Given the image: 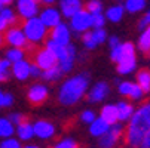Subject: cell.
Listing matches in <instances>:
<instances>
[{
  "label": "cell",
  "mask_w": 150,
  "mask_h": 148,
  "mask_svg": "<svg viewBox=\"0 0 150 148\" xmlns=\"http://www.w3.org/2000/svg\"><path fill=\"white\" fill-rule=\"evenodd\" d=\"M6 119L15 126V128H16V126L18 124H21V123H23V121H25L27 119H25V116L23 114V113H11V114H8L6 116Z\"/></svg>",
  "instance_id": "41"
},
{
  "label": "cell",
  "mask_w": 150,
  "mask_h": 148,
  "mask_svg": "<svg viewBox=\"0 0 150 148\" xmlns=\"http://www.w3.org/2000/svg\"><path fill=\"white\" fill-rule=\"evenodd\" d=\"M3 39H5V41H6L11 48L24 49L25 52H28V51H31V49L34 48L33 45H30L28 41H27V39H25L23 30H21V27H18V25L9 27V28L5 31V37H3Z\"/></svg>",
  "instance_id": "6"
},
{
  "label": "cell",
  "mask_w": 150,
  "mask_h": 148,
  "mask_svg": "<svg viewBox=\"0 0 150 148\" xmlns=\"http://www.w3.org/2000/svg\"><path fill=\"white\" fill-rule=\"evenodd\" d=\"M138 148H150V129H149L147 135L144 136V139H143V142L140 144Z\"/></svg>",
  "instance_id": "45"
},
{
  "label": "cell",
  "mask_w": 150,
  "mask_h": 148,
  "mask_svg": "<svg viewBox=\"0 0 150 148\" xmlns=\"http://www.w3.org/2000/svg\"><path fill=\"white\" fill-rule=\"evenodd\" d=\"M15 135V126L6 119L0 117V139H8Z\"/></svg>",
  "instance_id": "29"
},
{
  "label": "cell",
  "mask_w": 150,
  "mask_h": 148,
  "mask_svg": "<svg viewBox=\"0 0 150 148\" xmlns=\"http://www.w3.org/2000/svg\"><path fill=\"white\" fill-rule=\"evenodd\" d=\"M97 117H98V116H97V113H95L92 108H85V110L79 114V120H80L83 124H88V126H89Z\"/></svg>",
  "instance_id": "35"
},
{
  "label": "cell",
  "mask_w": 150,
  "mask_h": 148,
  "mask_svg": "<svg viewBox=\"0 0 150 148\" xmlns=\"http://www.w3.org/2000/svg\"><path fill=\"white\" fill-rule=\"evenodd\" d=\"M135 49H138L143 55H150V25L140 33Z\"/></svg>",
  "instance_id": "25"
},
{
  "label": "cell",
  "mask_w": 150,
  "mask_h": 148,
  "mask_svg": "<svg viewBox=\"0 0 150 148\" xmlns=\"http://www.w3.org/2000/svg\"><path fill=\"white\" fill-rule=\"evenodd\" d=\"M3 41H5V39H3V36H2V34H0V46L3 45Z\"/></svg>",
  "instance_id": "49"
},
{
  "label": "cell",
  "mask_w": 150,
  "mask_h": 148,
  "mask_svg": "<svg viewBox=\"0 0 150 148\" xmlns=\"http://www.w3.org/2000/svg\"><path fill=\"white\" fill-rule=\"evenodd\" d=\"M110 129V124H107L101 117H97L89 126H88V132H89V135L92 136V138H101L107 130Z\"/></svg>",
  "instance_id": "24"
},
{
  "label": "cell",
  "mask_w": 150,
  "mask_h": 148,
  "mask_svg": "<svg viewBox=\"0 0 150 148\" xmlns=\"http://www.w3.org/2000/svg\"><path fill=\"white\" fill-rule=\"evenodd\" d=\"M21 30H23L27 41L33 46H37L40 43H43V41L48 39V34H49V30L40 22L37 16L31 18V19H27V21H23Z\"/></svg>",
  "instance_id": "4"
},
{
  "label": "cell",
  "mask_w": 150,
  "mask_h": 148,
  "mask_svg": "<svg viewBox=\"0 0 150 148\" xmlns=\"http://www.w3.org/2000/svg\"><path fill=\"white\" fill-rule=\"evenodd\" d=\"M43 45L48 51H51L55 55V58L58 61V68L61 70L62 76L70 74L74 70V65L77 62V52H79V49L76 48L74 43H71L69 46H59V45L54 43L52 40L46 39L43 41Z\"/></svg>",
  "instance_id": "3"
},
{
  "label": "cell",
  "mask_w": 150,
  "mask_h": 148,
  "mask_svg": "<svg viewBox=\"0 0 150 148\" xmlns=\"http://www.w3.org/2000/svg\"><path fill=\"white\" fill-rule=\"evenodd\" d=\"M105 43L109 45V49H113V48H116L117 45H120V39H119L117 36H109V39H107Z\"/></svg>",
  "instance_id": "44"
},
{
  "label": "cell",
  "mask_w": 150,
  "mask_h": 148,
  "mask_svg": "<svg viewBox=\"0 0 150 148\" xmlns=\"http://www.w3.org/2000/svg\"><path fill=\"white\" fill-rule=\"evenodd\" d=\"M91 33H92V37H94V40H95L97 46L104 45L105 41H107V39H109V34H107L105 28H101V30H91Z\"/></svg>",
  "instance_id": "36"
},
{
  "label": "cell",
  "mask_w": 150,
  "mask_h": 148,
  "mask_svg": "<svg viewBox=\"0 0 150 148\" xmlns=\"http://www.w3.org/2000/svg\"><path fill=\"white\" fill-rule=\"evenodd\" d=\"M67 24H69V28L71 30L73 37L80 39V36L83 33L92 30V16H91V13H88L85 9H82L73 18L69 19Z\"/></svg>",
  "instance_id": "5"
},
{
  "label": "cell",
  "mask_w": 150,
  "mask_h": 148,
  "mask_svg": "<svg viewBox=\"0 0 150 148\" xmlns=\"http://www.w3.org/2000/svg\"><path fill=\"white\" fill-rule=\"evenodd\" d=\"M40 79H43L48 83H55V81L62 79V73H61V70L57 65V67H52V68H49L46 71H42V77Z\"/></svg>",
  "instance_id": "31"
},
{
  "label": "cell",
  "mask_w": 150,
  "mask_h": 148,
  "mask_svg": "<svg viewBox=\"0 0 150 148\" xmlns=\"http://www.w3.org/2000/svg\"><path fill=\"white\" fill-rule=\"evenodd\" d=\"M122 5H123L125 13H131V15L141 13V12H144L147 9V2L146 0H125Z\"/></svg>",
  "instance_id": "26"
},
{
  "label": "cell",
  "mask_w": 150,
  "mask_h": 148,
  "mask_svg": "<svg viewBox=\"0 0 150 148\" xmlns=\"http://www.w3.org/2000/svg\"><path fill=\"white\" fill-rule=\"evenodd\" d=\"M3 9V3H2V0H0V11Z\"/></svg>",
  "instance_id": "50"
},
{
  "label": "cell",
  "mask_w": 150,
  "mask_h": 148,
  "mask_svg": "<svg viewBox=\"0 0 150 148\" xmlns=\"http://www.w3.org/2000/svg\"><path fill=\"white\" fill-rule=\"evenodd\" d=\"M150 25V9H146L144 12H143V15H141V18L138 19V22H137V28H138V31L141 33L144 28H147Z\"/></svg>",
  "instance_id": "37"
},
{
  "label": "cell",
  "mask_w": 150,
  "mask_h": 148,
  "mask_svg": "<svg viewBox=\"0 0 150 148\" xmlns=\"http://www.w3.org/2000/svg\"><path fill=\"white\" fill-rule=\"evenodd\" d=\"M57 8L62 19H70L79 11L83 9V2L82 0H59V2H57Z\"/></svg>",
  "instance_id": "16"
},
{
  "label": "cell",
  "mask_w": 150,
  "mask_h": 148,
  "mask_svg": "<svg viewBox=\"0 0 150 148\" xmlns=\"http://www.w3.org/2000/svg\"><path fill=\"white\" fill-rule=\"evenodd\" d=\"M51 148H79V142L71 136H64L58 139Z\"/></svg>",
  "instance_id": "32"
},
{
  "label": "cell",
  "mask_w": 150,
  "mask_h": 148,
  "mask_svg": "<svg viewBox=\"0 0 150 148\" xmlns=\"http://www.w3.org/2000/svg\"><path fill=\"white\" fill-rule=\"evenodd\" d=\"M116 88H117V93L126 98V101L129 102H141L143 98L146 96L143 90L135 84V81L131 80H120L116 84Z\"/></svg>",
  "instance_id": "9"
},
{
  "label": "cell",
  "mask_w": 150,
  "mask_h": 148,
  "mask_svg": "<svg viewBox=\"0 0 150 148\" xmlns=\"http://www.w3.org/2000/svg\"><path fill=\"white\" fill-rule=\"evenodd\" d=\"M11 77V62L5 58H0V83L8 81Z\"/></svg>",
  "instance_id": "34"
},
{
  "label": "cell",
  "mask_w": 150,
  "mask_h": 148,
  "mask_svg": "<svg viewBox=\"0 0 150 148\" xmlns=\"http://www.w3.org/2000/svg\"><path fill=\"white\" fill-rule=\"evenodd\" d=\"M30 77L31 79H40L42 77V70L37 65H34L33 62L30 64Z\"/></svg>",
  "instance_id": "43"
},
{
  "label": "cell",
  "mask_w": 150,
  "mask_h": 148,
  "mask_svg": "<svg viewBox=\"0 0 150 148\" xmlns=\"http://www.w3.org/2000/svg\"><path fill=\"white\" fill-rule=\"evenodd\" d=\"M80 41H82L85 51H95V49L98 48L97 43H95V40H94V37H92L91 30L86 31V33H83V34L80 36Z\"/></svg>",
  "instance_id": "33"
},
{
  "label": "cell",
  "mask_w": 150,
  "mask_h": 148,
  "mask_svg": "<svg viewBox=\"0 0 150 148\" xmlns=\"http://www.w3.org/2000/svg\"><path fill=\"white\" fill-rule=\"evenodd\" d=\"M116 110H117V121L120 124H125L128 120H129L135 111V105L126 99H122V101H117L116 104Z\"/></svg>",
  "instance_id": "18"
},
{
  "label": "cell",
  "mask_w": 150,
  "mask_h": 148,
  "mask_svg": "<svg viewBox=\"0 0 150 148\" xmlns=\"http://www.w3.org/2000/svg\"><path fill=\"white\" fill-rule=\"evenodd\" d=\"M91 86V74L88 71L76 73L64 80L57 92V99L62 107H74L85 99Z\"/></svg>",
  "instance_id": "1"
},
{
  "label": "cell",
  "mask_w": 150,
  "mask_h": 148,
  "mask_svg": "<svg viewBox=\"0 0 150 148\" xmlns=\"http://www.w3.org/2000/svg\"><path fill=\"white\" fill-rule=\"evenodd\" d=\"M13 102H15V96L11 92H5V95H3V108L12 107Z\"/></svg>",
  "instance_id": "42"
},
{
  "label": "cell",
  "mask_w": 150,
  "mask_h": 148,
  "mask_svg": "<svg viewBox=\"0 0 150 148\" xmlns=\"http://www.w3.org/2000/svg\"><path fill=\"white\" fill-rule=\"evenodd\" d=\"M116 70L120 76H129L132 73H135L138 61H137V55H125L117 64H116Z\"/></svg>",
  "instance_id": "17"
},
{
  "label": "cell",
  "mask_w": 150,
  "mask_h": 148,
  "mask_svg": "<svg viewBox=\"0 0 150 148\" xmlns=\"http://www.w3.org/2000/svg\"><path fill=\"white\" fill-rule=\"evenodd\" d=\"M33 132H34V138L42 139V141H49V139H54L57 133V126L49 120L39 119L33 123Z\"/></svg>",
  "instance_id": "12"
},
{
  "label": "cell",
  "mask_w": 150,
  "mask_h": 148,
  "mask_svg": "<svg viewBox=\"0 0 150 148\" xmlns=\"http://www.w3.org/2000/svg\"><path fill=\"white\" fill-rule=\"evenodd\" d=\"M49 92L51 90L45 83H33L27 89V98L31 104L39 105V104H43L49 98Z\"/></svg>",
  "instance_id": "15"
},
{
  "label": "cell",
  "mask_w": 150,
  "mask_h": 148,
  "mask_svg": "<svg viewBox=\"0 0 150 148\" xmlns=\"http://www.w3.org/2000/svg\"><path fill=\"white\" fill-rule=\"evenodd\" d=\"M39 21L43 24L48 30H52L54 27H57L58 24L62 22V16L58 11L57 6H49V8H40V12L37 15Z\"/></svg>",
  "instance_id": "13"
},
{
  "label": "cell",
  "mask_w": 150,
  "mask_h": 148,
  "mask_svg": "<svg viewBox=\"0 0 150 148\" xmlns=\"http://www.w3.org/2000/svg\"><path fill=\"white\" fill-rule=\"evenodd\" d=\"M110 92H112L110 83L105 81V80H98L97 83L92 84V86H89L88 93L85 98L88 99L89 104H101L109 98Z\"/></svg>",
  "instance_id": "8"
},
{
  "label": "cell",
  "mask_w": 150,
  "mask_h": 148,
  "mask_svg": "<svg viewBox=\"0 0 150 148\" xmlns=\"http://www.w3.org/2000/svg\"><path fill=\"white\" fill-rule=\"evenodd\" d=\"M109 55H110V59L117 64V62L122 59V56H123V46H122V41H120V45H117L116 48L110 49Z\"/></svg>",
  "instance_id": "39"
},
{
  "label": "cell",
  "mask_w": 150,
  "mask_h": 148,
  "mask_svg": "<svg viewBox=\"0 0 150 148\" xmlns=\"http://www.w3.org/2000/svg\"><path fill=\"white\" fill-rule=\"evenodd\" d=\"M123 141L128 148H138L150 129V101L135 107L132 117L123 126Z\"/></svg>",
  "instance_id": "2"
},
{
  "label": "cell",
  "mask_w": 150,
  "mask_h": 148,
  "mask_svg": "<svg viewBox=\"0 0 150 148\" xmlns=\"http://www.w3.org/2000/svg\"><path fill=\"white\" fill-rule=\"evenodd\" d=\"M15 138L19 141V142H31V139H34V132H33V123L25 120L21 124H18L15 128Z\"/></svg>",
  "instance_id": "20"
},
{
  "label": "cell",
  "mask_w": 150,
  "mask_h": 148,
  "mask_svg": "<svg viewBox=\"0 0 150 148\" xmlns=\"http://www.w3.org/2000/svg\"><path fill=\"white\" fill-rule=\"evenodd\" d=\"M3 95H5V92L0 89V108H3Z\"/></svg>",
  "instance_id": "48"
},
{
  "label": "cell",
  "mask_w": 150,
  "mask_h": 148,
  "mask_svg": "<svg viewBox=\"0 0 150 148\" xmlns=\"http://www.w3.org/2000/svg\"><path fill=\"white\" fill-rule=\"evenodd\" d=\"M92 16V30H101L105 27V16L104 13H97V15H91Z\"/></svg>",
  "instance_id": "38"
},
{
  "label": "cell",
  "mask_w": 150,
  "mask_h": 148,
  "mask_svg": "<svg viewBox=\"0 0 150 148\" xmlns=\"http://www.w3.org/2000/svg\"><path fill=\"white\" fill-rule=\"evenodd\" d=\"M123 124L116 123L113 126H110V129L107 130L101 138H98V148H116L119 145V142L123 139Z\"/></svg>",
  "instance_id": "7"
},
{
  "label": "cell",
  "mask_w": 150,
  "mask_h": 148,
  "mask_svg": "<svg viewBox=\"0 0 150 148\" xmlns=\"http://www.w3.org/2000/svg\"><path fill=\"white\" fill-rule=\"evenodd\" d=\"M21 147H23V144H21L15 136L0 141V148H21Z\"/></svg>",
  "instance_id": "40"
},
{
  "label": "cell",
  "mask_w": 150,
  "mask_h": 148,
  "mask_svg": "<svg viewBox=\"0 0 150 148\" xmlns=\"http://www.w3.org/2000/svg\"><path fill=\"white\" fill-rule=\"evenodd\" d=\"M48 39L52 40L54 43L59 45V46H69L73 43V34H71V30L69 28V24L67 22H62L58 24L57 27H54L52 30H49V34H48Z\"/></svg>",
  "instance_id": "11"
},
{
  "label": "cell",
  "mask_w": 150,
  "mask_h": 148,
  "mask_svg": "<svg viewBox=\"0 0 150 148\" xmlns=\"http://www.w3.org/2000/svg\"><path fill=\"white\" fill-rule=\"evenodd\" d=\"M104 16H105V21H110V22H113V24L120 22V21L123 19V16H125L123 5L122 3H112L109 6H105Z\"/></svg>",
  "instance_id": "21"
},
{
  "label": "cell",
  "mask_w": 150,
  "mask_h": 148,
  "mask_svg": "<svg viewBox=\"0 0 150 148\" xmlns=\"http://www.w3.org/2000/svg\"><path fill=\"white\" fill-rule=\"evenodd\" d=\"M21 148H40L37 144H33V142H28V144H25V145H23Z\"/></svg>",
  "instance_id": "47"
},
{
  "label": "cell",
  "mask_w": 150,
  "mask_h": 148,
  "mask_svg": "<svg viewBox=\"0 0 150 148\" xmlns=\"http://www.w3.org/2000/svg\"><path fill=\"white\" fill-rule=\"evenodd\" d=\"M98 117H101L107 124H110V126L119 123L117 121V110H116L115 104H104L101 107V110H100V116Z\"/></svg>",
  "instance_id": "22"
},
{
  "label": "cell",
  "mask_w": 150,
  "mask_h": 148,
  "mask_svg": "<svg viewBox=\"0 0 150 148\" xmlns=\"http://www.w3.org/2000/svg\"><path fill=\"white\" fill-rule=\"evenodd\" d=\"M16 8V15L23 21L36 18L40 12V3L39 0H16L13 2Z\"/></svg>",
  "instance_id": "10"
},
{
  "label": "cell",
  "mask_w": 150,
  "mask_h": 148,
  "mask_svg": "<svg viewBox=\"0 0 150 148\" xmlns=\"http://www.w3.org/2000/svg\"><path fill=\"white\" fill-rule=\"evenodd\" d=\"M0 18H2L5 22L8 24V27H15L16 22H18V15L15 12V9L12 6H8V8H3L0 11Z\"/></svg>",
  "instance_id": "28"
},
{
  "label": "cell",
  "mask_w": 150,
  "mask_h": 148,
  "mask_svg": "<svg viewBox=\"0 0 150 148\" xmlns=\"http://www.w3.org/2000/svg\"><path fill=\"white\" fill-rule=\"evenodd\" d=\"M33 56H34V58H33V59H34L33 64L37 65L42 71H46V70H49V68L58 65V61H57L55 55H54L51 51H48L46 48L37 49V51L34 52Z\"/></svg>",
  "instance_id": "14"
},
{
  "label": "cell",
  "mask_w": 150,
  "mask_h": 148,
  "mask_svg": "<svg viewBox=\"0 0 150 148\" xmlns=\"http://www.w3.org/2000/svg\"><path fill=\"white\" fill-rule=\"evenodd\" d=\"M135 84L143 90L144 95L150 93V70L149 68H140L135 73Z\"/></svg>",
  "instance_id": "23"
},
{
  "label": "cell",
  "mask_w": 150,
  "mask_h": 148,
  "mask_svg": "<svg viewBox=\"0 0 150 148\" xmlns=\"http://www.w3.org/2000/svg\"><path fill=\"white\" fill-rule=\"evenodd\" d=\"M30 64L31 62L27 59H23L19 62L11 65V76H13L18 81H27L30 79Z\"/></svg>",
  "instance_id": "19"
},
{
  "label": "cell",
  "mask_w": 150,
  "mask_h": 148,
  "mask_svg": "<svg viewBox=\"0 0 150 148\" xmlns=\"http://www.w3.org/2000/svg\"><path fill=\"white\" fill-rule=\"evenodd\" d=\"M27 56V52L24 49H16V48H9L6 52H5V59L8 62H11V65L15 64V62H19L25 59Z\"/></svg>",
  "instance_id": "27"
},
{
  "label": "cell",
  "mask_w": 150,
  "mask_h": 148,
  "mask_svg": "<svg viewBox=\"0 0 150 148\" xmlns=\"http://www.w3.org/2000/svg\"><path fill=\"white\" fill-rule=\"evenodd\" d=\"M8 28H9V27H8V24L5 22V21H3L2 18H0V34H2V33H5Z\"/></svg>",
  "instance_id": "46"
},
{
  "label": "cell",
  "mask_w": 150,
  "mask_h": 148,
  "mask_svg": "<svg viewBox=\"0 0 150 148\" xmlns=\"http://www.w3.org/2000/svg\"><path fill=\"white\" fill-rule=\"evenodd\" d=\"M83 9L91 15H97V13H104L105 5L101 0H89V2H83Z\"/></svg>",
  "instance_id": "30"
}]
</instances>
